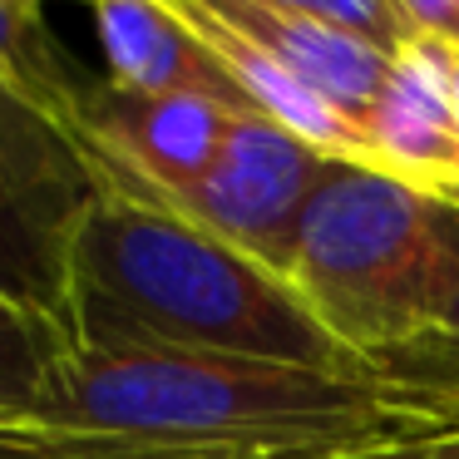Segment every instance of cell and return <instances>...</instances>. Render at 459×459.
Returning a JSON list of instances; mask_svg holds the SVG:
<instances>
[{
	"label": "cell",
	"instance_id": "1",
	"mask_svg": "<svg viewBox=\"0 0 459 459\" xmlns=\"http://www.w3.org/2000/svg\"><path fill=\"white\" fill-rule=\"evenodd\" d=\"M45 420L153 459H370L439 439L376 366L341 376L159 341H74Z\"/></svg>",
	"mask_w": 459,
	"mask_h": 459
},
{
	"label": "cell",
	"instance_id": "2",
	"mask_svg": "<svg viewBox=\"0 0 459 459\" xmlns=\"http://www.w3.org/2000/svg\"><path fill=\"white\" fill-rule=\"evenodd\" d=\"M70 331L74 341H159L341 376L370 370L281 272L114 188L90 208L70 252Z\"/></svg>",
	"mask_w": 459,
	"mask_h": 459
},
{
	"label": "cell",
	"instance_id": "3",
	"mask_svg": "<svg viewBox=\"0 0 459 459\" xmlns=\"http://www.w3.org/2000/svg\"><path fill=\"white\" fill-rule=\"evenodd\" d=\"M459 277V203L370 163H331L307 198L287 281L351 351L429 336Z\"/></svg>",
	"mask_w": 459,
	"mask_h": 459
},
{
	"label": "cell",
	"instance_id": "4",
	"mask_svg": "<svg viewBox=\"0 0 459 459\" xmlns=\"http://www.w3.org/2000/svg\"><path fill=\"white\" fill-rule=\"evenodd\" d=\"M104 173L80 129L0 84V291L70 321V252Z\"/></svg>",
	"mask_w": 459,
	"mask_h": 459
},
{
	"label": "cell",
	"instance_id": "5",
	"mask_svg": "<svg viewBox=\"0 0 459 459\" xmlns=\"http://www.w3.org/2000/svg\"><path fill=\"white\" fill-rule=\"evenodd\" d=\"M331 163L336 159L301 143L297 134L272 124L267 114L238 109L228 124V143H222L218 163L163 208L198 222L203 232H212L228 247L247 252L262 267L287 277L301 208H307V198L316 193L321 173Z\"/></svg>",
	"mask_w": 459,
	"mask_h": 459
},
{
	"label": "cell",
	"instance_id": "6",
	"mask_svg": "<svg viewBox=\"0 0 459 459\" xmlns=\"http://www.w3.org/2000/svg\"><path fill=\"white\" fill-rule=\"evenodd\" d=\"M232 114L238 109L193 94L149 100L104 80L84 90L80 139L114 193L163 208L218 163Z\"/></svg>",
	"mask_w": 459,
	"mask_h": 459
},
{
	"label": "cell",
	"instance_id": "7",
	"mask_svg": "<svg viewBox=\"0 0 459 459\" xmlns=\"http://www.w3.org/2000/svg\"><path fill=\"white\" fill-rule=\"evenodd\" d=\"M370 169L459 203V104L449 45L410 40L395 55L370 114L360 119Z\"/></svg>",
	"mask_w": 459,
	"mask_h": 459
},
{
	"label": "cell",
	"instance_id": "8",
	"mask_svg": "<svg viewBox=\"0 0 459 459\" xmlns=\"http://www.w3.org/2000/svg\"><path fill=\"white\" fill-rule=\"evenodd\" d=\"M109 84L149 100H212L228 109H252L222 60L203 45V35L173 11L169 0H94Z\"/></svg>",
	"mask_w": 459,
	"mask_h": 459
},
{
	"label": "cell",
	"instance_id": "9",
	"mask_svg": "<svg viewBox=\"0 0 459 459\" xmlns=\"http://www.w3.org/2000/svg\"><path fill=\"white\" fill-rule=\"evenodd\" d=\"M198 5L212 11L222 25H232L238 35H247L252 45H262L272 60L287 65L307 90H316L356 129L370 114V104H376L390 65H395V55L376 50V45L356 40V35L326 30L316 21L272 11V5H257V0H198Z\"/></svg>",
	"mask_w": 459,
	"mask_h": 459
},
{
	"label": "cell",
	"instance_id": "10",
	"mask_svg": "<svg viewBox=\"0 0 459 459\" xmlns=\"http://www.w3.org/2000/svg\"><path fill=\"white\" fill-rule=\"evenodd\" d=\"M169 5L203 35V45L222 60V70L232 74V84H238L242 100L257 114H267L272 124H281L287 134H297L301 143H311L316 153H326V159H336V163H370L366 134H360L346 114L331 109L316 90H307L287 65L272 60L262 45H252L247 35L222 25L212 11H203L198 0H169Z\"/></svg>",
	"mask_w": 459,
	"mask_h": 459
},
{
	"label": "cell",
	"instance_id": "11",
	"mask_svg": "<svg viewBox=\"0 0 459 459\" xmlns=\"http://www.w3.org/2000/svg\"><path fill=\"white\" fill-rule=\"evenodd\" d=\"M70 346H74L70 321L45 316V311L0 291V410L45 420L55 370L65 366Z\"/></svg>",
	"mask_w": 459,
	"mask_h": 459
},
{
	"label": "cell",
	"instance_id": "12",
	"mask_svg": "<svg viewBox=\"0 0 459 459\" xmlns=\"http://www.w3.org/2000/svg\"><path fill=\"white\" fill-rule=\"evenodd\" d=\"M0 84L80 129L84 84L60 60V45L50 40L40 5L30 0H0Z\"/></svg>",
	"mask_w": 459,
	"mask_h": 459
},
{
	"label": "cell",
	"instance_id": "13",
	"mask_svg": "<svg viewBox=\"0 0 459 459\" xmlns=\"http://www.w3.org/2000/svg\"><path fill=\"white\" fill-rule=\"evenodd\" d=\"M0 459H153L149 449L114 435H90L40 415L0 410Z\"/></svg>",
	"mask_w": 459,
	"mask_h": 459
},
{
	"label": "cell",
	"instance_id": "14",
	"mask_svg": "<svg viewBox=\"0 0 459 459\" xmlns=\"http://www.w3.org/2000/svg\"><path fill=\"white\" fill-rule=\"evenodd\" d=\"M257 5L316 21V25L341 30V35H356V40L376 45L385 55H400L410 40H420L415 25L405 21V11H400L395 0H257Z\"/></svg>",
	"mask_w": 459,
	"mask_h": 459
},
{
	"label": "cell",
	"instance_id": "15",
	"mask_svg": "<svg viewBox=\"0 0 459 459\" xmlns=\"http://www.w3.org/2000/svg\"><path fill=\"white\" fill-rule=\"evenodd\" d=\"M415 35L439 45H459V0H395Z\"/></svg>",
	"mask_w": 459,
	"mask_h": 459
},
{
	"label": "cell",
	"instance_id": "16",
	"mask_svg": "<svg viewBox=\"0 0 459 459\" xmlns=\"http://www.w3.org/2000/svg\"><path fill=\"white\" fill-rule=\"evenodd\" d=\"M370 459H459V435H445L435 445H415V449H395V455H370Z\"/></svg>",
	"mask_w": 459,
	"mask_h": 459
},
{
	"label": "cell",
	"instance_id": "17",
	"mask_svg": "<svg viewBox=\"0 0 459 459\" xmlns=\"http://www.w3.org/2000/svg\"><path fill=\"white\" fill-rule=\"evenodd\" d=\"M429 336H449V341H459V277H455V287H449V297L439 301Z\"/></svg>",
	"mask_w": 459,
	"mask_h": 459
},
{
	"label": "cell",
	"instance_id": "18",
	"mask_svg": "<svg viewBox=\"0 0 459 459\" xmlns=\"http://www.w3.org/2000/svg\"><path fill=\"white\" fill-rule=\"evenodd\" d=\"M30 5H40V0H30ZM90 5H94V0H90Z\"/></svg>",
	"mask_w": 459,
	"mask_h": 459
}]
</instances>
